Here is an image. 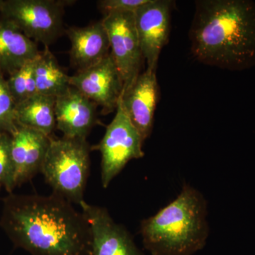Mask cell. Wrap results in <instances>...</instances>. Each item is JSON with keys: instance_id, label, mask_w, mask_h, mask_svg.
Returning <instances> with one entry per match:
<instances>
[{"instance_id": "e0dca14e", "label": "cell", "mask_w": 255, "mask_h": 255, "mask_svg": "<svg viewBox=\"0 0 255 255\" xmlns=\"http://www.w3.org/2000/svg\"><path fill=\"white\" fill-rule=\"evenodd\" d=\"M70 78L60 66L48 47L40 51L35 65L37 94L55 98L60 97L71 87Z\"/></svg>"}, {"instance_id": "5bb4252c", "label": "cell", "mask_w": 255, "mask_h": 255, "mask_svg": "<svg viewBox=\"0 0 255 255\" xmlns=\"http://www.w3.org/2000/svg\"><path fill=\"white\" fill-rule=\"evenodd\" d=\"M65 31L71 43L70 60L78 71L93 66L110 55V40L102 20L86 27H70Z\"/></svg>"}, {"instance_id": "8fae6325", "label": "cell", "mask_w": 255, "mask_h": 255, "mask_svg": "<svg viewBox=\"0 0 255 255\" xmlns=\"http://www.w3.org/2000/svg\"><path fill=\"white\" fill-rule=\"evenodd\" d=\"M158 100L156 71L147 69L139 75L133 85L121 97V105L143 141L152 133Z\"/></svg>"}, {"instance_id": "ba28073f", "label": "cell", "mask_w": 255, "mask_h": 255, "mask_svg": "<svg viewBox=\"0 0 255 255\" xmlns=\"http://www.w3.org/2000/svg\"><path fill=\"white\" fill-rule=\"evenodd\" d=\"M79 206L90 226V255H145L136 246L130 232L115 222L108 210L85 201Z\"/></svg>"}, {"instance_id": "5b68a950", "label": "cell", "mask_w": 255, "mask_h": 255, "mask_svg": "<svg viewBox=\"0 0 255 255\" xmlns=\"http://www.w3.org/2000/svg\"><path fill=\"white\" fill-rule=\"evenodd\" d=\"M143 140L132 125L119 101L117 114L107 127L105 135L98 145L91 147L102 155L101 182L107 188L132 159L144 157Z\"/></svg>"}, {"instance_id": "3957f363", "label": "cell", "mask_w": 255, "mask_h": 255, "mask_svg": "<svg viewBox=\"0 0 255 255\" xmlns=\"http://www.w3.org/2000/svg\"><path fill=\"white\" fill-rule=\"evenodd\" d=\"M208 205L196 188L184 184L174 200L142 220V244L152 255H193L205 247L209 236Z\"/></svg>"}, {"instance_id": "44dd1931", "label": "cell", "mask_w": 255, "mask_h": 255, "mask_svg": "<svg viewBox=\"0 0 255 255\" xmlns=\"http://www.w3.org/2000/svg\"><path fill=\"white\" fill-rule=\"evenodd\" d=\"M150 0H101L97 1L99 8L105 15L111 13L135 12Z\"/></svg>"}, {"instance_id": "277c9868", "label": "cell", "mask_w": 255, "mask_h": 255, "mask_svg": "<svg viewBox=\"0 0 255 255\" xmlns=\"http://www.w3.org/2000/svg\"><path fill=\"white\" fill-rule=\"evenodd\" d=\"M91 147L86 139H50L41 172L53 192L80 205L90 175Z\"/></svg>"}, {"instance_id": "9c48e42d", "label": "cell", "mask_w": 255, "mask_h": 255, "mask_svg": "<svg viewBox=\"0 0 255 255\" xmlns=\"http://www.w3.org/2000/svg\"><path fill=\"white\" fill-rule=\"evenodd\" d=\"M70 86L100 106L105 114L117 110L124 90V82L110 53L100 63L70 78Z\"/></svg>"}, {"instance_id": "4fadbf2b", "label": "cell", "mask_w": 255, "mask_h": 255, "mask_svg": "<svg viewBox=\"0 0 255 255\" xmlns=\"http://www.w3.org/2000/svg\"><path fill=\"white\" fill-rule=\"evenodd\" d=\"M55 115L57 128L70 138L86 139L98 123L97 105L73 87L56 97Z\"/></svg>"}, {"instance_id": "9a60e30c", "label": "cell", "mask_w": 255, "mask_h": 255, "mask_svg": "<svg viewBox=\"0 0 255 255\" xmlns=\"http://www.w3.org/2000/svg\"><path fill=\"white\" fill-rule=\"evenodd\" d=\"M40 51L34 41L14 23L0 19V70L11 75L35 59Z\"/></svg>"}, {"instance_id": "7402d4cb", "label": "cell", "mask_w": 255, "mask_h": 255, "mask_svg": "<svg viewBox=\"0 0 255 255\" xmlns=\"http://www.w3.org/2000/svg\"><path fill=\"white\" fill-rule=\"evenodd\" d=\"M3 3H4V0H0V19H1V9H2Z\"/></svg>"}, {"instance_id": "8992f818", "label": "cell", "mask_w": 255, "mask_h": 255, "mask_svg": "<svg viewBox=\"0 0 255 255\" xmlns=\"http://www.w3.org/2000/svg\"><path fill=\"white\" fill-rule=\"evenodd\" d=\"M65 1L55 0H6L1 18L16 25L34 42L48 47L63 34Z\"/></svg>"}, {"instance_id": "ffe728a7", "label": "cell", "mask_w": 255, "mask_h": 255, "mask_svg": "<svg viewBox=\"0 0 255 255\" xmlns=\"http://www.w3.org/2000/svg\"><path fill=\"white\" fill-rule=\"evenodd\" d=\"M0 186H3L10 194L15 188L11 135L3 132H0Z\"/></svg>"}, {"instance_id": "d6986e66", "label": "cell", "mask_w": 255, "mask_h": 255, "mask_svg": "<svg viewBox=\"0 0 255 255\" xmlns=\"http://www.w3.org/2000/svg\"><path fill=\"white\" fill-rule=\"evenodd\" d=\"M16 105L10 92L4 73L0 70V132L14 133L18 127Z\"/></svg>"}, {"instance_id": "30bf717a", "label": "cell", "mask_w": 255, "mask_h": 255, "mask_svg": "<svg viewBox=\"0 0 255 255\" xmlns=\"http://www.w3.org/2000/svg\"><path fill=\"white\" fill-rule=\"evenodd\" d=\"M173 1L150 0L134 12L135 28L147 70L156 71L161 50L167 44L171 29Z\"/></svg>"}, {"instance_id": "52a82bcc", "label": "cell", "mask_w": 255, "mask_h": 255, "mask_svg": "<svg viewBox=\"0 0 255 255\" xmlns=\"http://www.w3.org/2000/svg\"><path fill=\"white\" fill-rule=\"evenodd\" d=\"M102 22L110 40L111 55L123 80L124 93L141 73L144 60L134 13H111L105 15Z\"/></svg>"}, {"instance_id": "6da1fadb", "label": "cell", "mask_w": 255, "mask_h": 255, "mask_svg": "<svg viewBox=\"0 0 255 255\" xmlns=\"http://www.w3.org/2000/svg\"><path fill=\"white\" fill-rule=\"evenodd\" d=\"M0 226L11 242L31 255H90L91 233L82 212L66 199L10 194Z\"/></svg>"}, {"instance_id": "2e32d148", "label": "cell", "mask_w": 255, "mask_h": 255, "mask_svg": "<svg viewBox=\"0 0 255 255\" xmlns=\"http://www.w3.org/2000/svg\"><path fill=\"white\" fill-rule=\"evenodd\" d=\"M55 100L54 97L36 94L18 104L16 108L18 125L34 129L50 136L56 127Z\"/></svg>"}, {"instance_id": "7a4b0ae2", "label": "cell", "mask_w": 255, "mask_h": 255, "mask_svg": "<svg viewBox=\"0 0 255 255\" xmlns=\"http://www.w3.org/2000/svg\"><path fill=\"white\" fill-rule=\"evenodd\" d=\"M189 30L198 61L229 71L255 67V1L198 0Z\"/></svg>"}, {"instance_id": "7c38bea8", "label": "cell", "mask_w": 255, "mask_h": 255, "mask_svg": "<svg viewBox=\"0 0 255 255\" xmlns=\"http://www.w3.org/2000/svg\"><path fill=\"white\" fill-rule=\"evenodd\" d=\"M51 137L18 125L11 135V152L14 165L15 187L41 172Z\"/></svg>"}, {"instance_id": "603a6c76", "label": "cell", "mask_w": 255, "mask_h": 255, "mask_svg": "<svg viewBox=\"0 0 255 255\" xmlns=\"http://www.w3.org/2000/svg\"><path fill=\"white\" fill-rule=\"evenodd\" d=\"M0 187H1V186H0Z\"/></svg>"}, {"instance_id": "ac0fdd59", "label": "cell", "mask_w": 255, "mask_h": 255, "mask_svg": "<svg viewBox=\"0 0 255 255\" xmlns=\"http://www.w3.org/2000/svg\"><path fill=\"white\" fill-rule=\"evenodd\" d=\"M36 60V58L27 62L21 68L9 75V78L6 80L16 105L37 94L35 80Z\"/></svg>"}]
</instances>
